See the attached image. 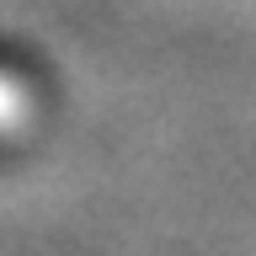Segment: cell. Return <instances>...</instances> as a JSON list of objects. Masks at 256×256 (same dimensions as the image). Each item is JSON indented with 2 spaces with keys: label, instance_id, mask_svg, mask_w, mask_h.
I'll list each match as a JSON object with an SVG mask.
<instances>
[{
  "label": "cell",
  "instance_id": "6da1fadb",
  "mask_svg": "<svg viewBox=\"0 0 256 256\" xmlns=\"http://www.w3.org/2000/svg\"><path fill=\"white\" fill-rule=\"evenodd\" d=\"M32 112H38V80H32V70L22 59H11V54H0V128L22 123Z\"/></svg>",
  "mask_w": 256,
  "mask_h": 256
}]
</instances>
